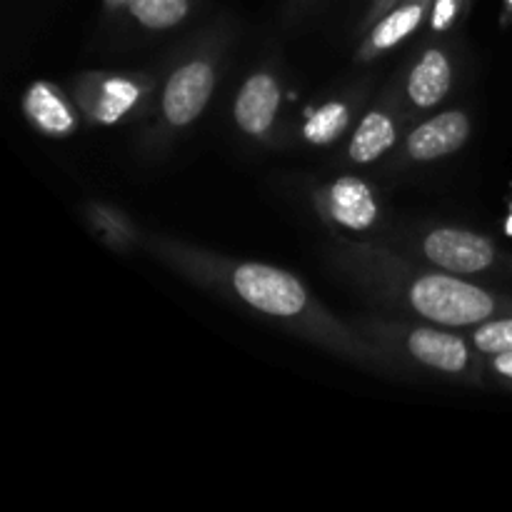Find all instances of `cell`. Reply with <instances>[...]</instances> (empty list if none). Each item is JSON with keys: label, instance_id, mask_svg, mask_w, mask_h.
Segmentation results:
<instances>
[{"label": "cell", "instance_id": "3", "mask_svg": "<svg viewBox=\"0 0 512 512\" xmlns=\"http://www.w3.org/2000/svg\"><path fill=\"white\" fill-rule=\"evenodd\" d=\"M423 253L430 263L438 268L450 270V273H483V270L493 268L498 253L495 245L488 238L478 233H468V230L443 228L433 230L425 238Z\"/></svg>", "mask_w": 512, "mask_h": 512}, {"label": "cell", "instance_id": "12", "mask_svg": "<svg viewBox=\"0 0 512 512\" xmlns=\"http://www.w3.org/2000/svg\"><path fill=\"white\" fill-rule=\"evenodd\" d=\"M140 98V88L130 78H100L95 95L88 100L90 113L100 123H115L123 118Z\"/></svg>", "mask_w": 512, "mask_h": 512}, {"label": "cell", "instance_id": "9", "mask_svg": "<svg viewBox=\"0 0 512 512\" xmlns=\"http://www.w3.org/2000/svg\"><path fill=\"white\" fill-rule=\"evenodd\" d=\"M408 350L420 363L443 373H463L470 363L468 345L463 338L440 330H413L408 338Z\"/></svg>", "mask_w": 512, "mask_h": 512}, {"label": "cell", "instance_id": "2", "mask_svg": "<svg viewBox=\"0 0 512 512\" xmlns=\"http://www.w3.org/2000/svg\"><path fill=\"white\" fill-rule=\"evenodd\" d=\"M235 293L253 305L255 310L268 315L290 318L298 315L308 303V293L293 275L280 268L260 263H245L233 273Z\"/></svg>", "mask_w": 512, "mask_h": 512}, {"label": "cell", "instance_id": "14", "mask_svg": "<svg viewBox=\"0 0 512 512\" xmlns=\"http://www.w3.org/2000/svg\"><path fill=\"white\" fill-rule=\"evenodd\" d=\"M128 8L130 15L145 28L165 30L185 20L190 3L188 0H133L128 3Z\"/></svg>", "mask_w": 512, "mask_h": 512}, {"label": "cell", "instance_id": "5", "mask_svg": "<svg viewBox=\"0 0 512 512\" xmlns=\"http://www.w3.org/2000/svg\"><path fill=\"white\" fill-rule=\"evenodd\" d=\"M470 135V120L460 110H448L428 123L418 125L408 138V150L415 160H438L455 153Z\"/></svg>", "mask_w": 512, "mask_h": 512}, {"label": "cell", "instance_id": "19", "mask_svg": "<svg viewBox=\"0 0 512 512\" xmlns=\"http://www.w3.org/2000/svg\"><path fill=\"white\" fill-rule=\"evenodd\" d=\"M395 3H400V0H373V5H370V13H368V18H365V23H373V20H380V15L388 13V10L393 8Z\"/></svg>", "mask_w": 512, "mask_h": 512}, {"label": "cell", "instance_id": "17", "mask_svg": "<svg viewBox=\"0 0 512 512\" xmlns=\"http://www.w3.org/2000/svg\"><path fill=\"white\" fill-rule=\"evenodd\" d=\"M470 0H433V13H430V25L433 30L443 33V30L453 28L455 23L460 20V15L465 13Z\"/></svg>", "mask_w": 512, "mask_h": 512}, {"label": "cell", "instance_id": "21", "mask_svg": "<svg viewBox=\"0 0 512 512\" xmlns=\"http://www.w3.org/2000/svg\"><path fill=\"white\" fill-rule=\"evenodd\" d=\"M505 233L512 238V203H510V213H508V220H505Z\"/></svg>", "mask_w": 512, "mask_h": 512}, {"label": "cell", "instance_id": "11", "mask_svg": "<svg viewBox=\"0 0 512 512\" xmlns=\"http://www.w3.org/2000/svg\"><path fill=\"white\" fill-rule=\"evenodd\" d=\"M25 113L35 128L48 135H68L75 128V115L63 95L48 83H33L25 93Z\"/></svg>", "mask_w": 512, "mask_h": 512}, {"label": "cell", "instance_id": "10", "mask_svg": "<svg viewBox=\"0 0 512 512\" xmlns=\"http://www.w3.org/2000/svg\"><path fill=\"white\" fill-rule=\"evenodd\" d=\"M453 83V68L443 50H428L413 68L408 80V95L418 108H433L448 95Z\"/></svg>", "mask_w": 512, "mask_h": 512}, {"label": "cell", "instance_id": "22", "mask_svg": "<svg viewBox=\"0 0 512 512\" xmlns=\"http://www.w3.org/2000/svg\"><path fill=\"white\" fill-rule=\"evenodd\" d=\"M110 5H120V3H133V0H108Z\"/></svg>", "mask_w": 512, "mask_h": 512}, {"label": "cell", "instance_id": "6", "mask_svg": "<svg viewBox=\"0 0 512 512\" xmlns=\"http://www.w3.org/2000/svg\"><path fill=\"white\" fill-rule=\"evenodd\" d=\"M280 105V85L273 75L255 73L235 98V123L248 135H265Z\"/></svg>", "mask_w": 512, "mask_h": 512}, {"label": "cell", "instance_id": "16", "mask_svg": "<svg viewBox=\"0 0 512 512\" xmlns=\"http://www.w3.org/2000/svg\"><path fill=\"white\" fill-rule=\"evenodd\" d=\"M473 343L480 353L500 355L512 350V318H490L473 333Z\"/></svg>", "mask_w": 512, "mask_h": 512}, {"label": "cell", "instance_id": "15", "mask_svg": "<svg viewBox=\"0 0 512 512\" xmlns=\"http://www.w3.org/2000/svg\"><path fill=\"white\" fill-rule=\"evenodd\" d=\"M348 125V108L343 103H328L315 110L305 123V138L315 145H325L338 138Z\"/></svg>", "mask_w": 512, "mask_h": 512}, {"label": "cell", "instance_id": "4", "mask_svg": "<svg viewBox=\"0 0 512 512\" xmlns=\"http://www.w3.org/2000/svg\"><path fill=\"white\" fill-rule=\"evenodd\" d=\"M215 73L205 60H193L170 75L163 93V113L173 125H188L198 118L213 95Z\"/></svg>", "mask_w": 512, "mask_h": 512}, {"label": "cell", "instance_id": "20", "mask_svg": "<svg viewBox=\"0 0 512 512\" xmlns=\"http://www.w3.org/2000/svg\"><path fill=\"white\" fill-rule=\"evenodd\" d=\"M503 18L505 23H510L512 20V0H503Z\"/></svg>", "mask_w": 512, "mask_h": 512}, {"label": "cell", "instance_id": "13", "mask_svg": "<svg viewBox=\"0 0 512 512\" xmlns=\"http://www.w3.org/2000/svg\"><path fill=\"white\" fill-rule=\"evenodd\" d=\"M395 143V125L380 110H373L363 118V123L358 125L353 135V143H350V158L355 163H373L380 155L388 153Z\"/></svg>", "mask_w": 512, "mask_h": 512}, {"label": "cell", "instance_id": "18", "mask_svg": "<svg viewBox=\"0 0 512 512\" xmlns=\"http://www.w3.org/2000/svg\"><path fill=\"white\" fill-rule=\"evenodd\" d=\"M493 370L500 375V378L508 380V383L512 385V350L510 353L493 355Z\"/></svg>", "mask_w": 512, "mask_h": 512}, {"label": "cell", "instance_id": "8", "mask_svg": "<svg viewBox=\"0 0 512 512\" xmlns=\"http://www.w3.org/2000/svg\"><path fill=\"white\" fill-rule=\"evenodd\" d=\"M328 208L335 223L350 230H368L378 218V205L368 185L358 178H340L328 193Z\"/></svg>", "mask_w": 512, "mask_h": 512}, {"label": "cell", "instance_id": "1", "mask_svg": "<svg viewBox=\"0 0 512 512\" xmlns=\"http://www.w3.org/2000/svg\"><path fill=\"white\" fill-rule=\"evenodd\" d=\"M410 303L415 313L450 328L485 323L505 305L488 290L450 275H423L415 280L410 288Z\"/></svg>", "mask_w": 512, "mask_h": 512}, {"label": "cell", "instance_id": "7", "mask_svg": "<svg viewBox=\"0 0 512 512\" xmlns=\"http://www.w3.org/2000/svg\"><path fill=\"white\" fill-rule=\"evenodd\" d=\"M433 8V0H405L398 8H390L383 18L375 23V28L370 30L368 40H365L363 50H360V58H373V55L385 53V50L395 48L400 40L408 38L410 33H415L420 23H423L425 13Z\"/></svg>", "mask_w": 512, "mask_h": 512}]
</instances>
